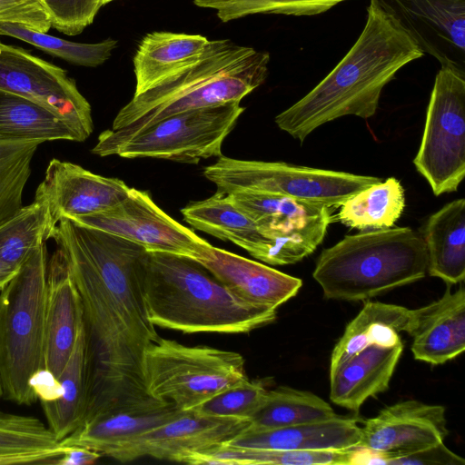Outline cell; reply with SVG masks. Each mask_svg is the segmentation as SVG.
<instances>
[{
	"mask_svg": "<svg viewBox=\"0 0 465 465\" xmlns=\"http://www.w3.org/2000/svg\"><path fill=\"white\" fill-rule=\"evenodd\" d=\"M143 377L148 394L183 411L249 379L239 352L161 337L144 351Z\"/></svg>",
	"mask_w": 465,
	"mask_h": 465,
	"instance_id": "7",
	"label": "cell"
},
{
	"mask_svg": "<svg viewBox=\"0 0 465 465\" xmlns=\"http://www.w3.org/2000/svg\"><path fill=\"white\" fill-rule=\"evenodd\" d=\"M70 220L135 242L148 252L192 260L210 244L163 212L147 192L135 188H130L127 197L112 209Z\"/></svg>",
	"mask_w": 465,
	"mask_h": 465,
	"instance_id": "13",
	"label": "cell"
},
{
	"mask_svg": "<svg viewBox=\"0 0 465 465\" xmlns=\"http://www.w3.org/2000/svg\"><path fill=\"white\" fill-rule=\"evenodd\" d=\"M45 7L51 26L67 35H75L90 25L102 0H40Z\"/></svg>",
	"mask_w": 465,
	"mask_h": 465,
	"instance_id": "39",
	"label": "cell"
},
{
	"mask_svg": "<svg viewBox=\"0 0 465 465\" xmlns=\"http://www.w3.org/2000/svg\"><path fill=\"white\" fill-rule=\"evenodd\" d=\"M438 196L456 192L465 176V73L440 66L427 107L424 131L413 160Z\"/></svg>",
	"mask_w": 465,
	"mask_h": 465,
	"instance_id": "10",
	"label": "cell"
},
{
	"mask_svg": "<svg viewBox=\"0 0 465 465\" xmlns=\"http://www.w3.org/2000/svg\"><path fill=\"white\" fill-rule=\"evenodd\" d=\"M3 397V387H2V383H1V380H0V398Z\"/></svg>",
	"mask_w": 465,
	"mask_h": 465,
	"instance_id": "47",
	"label": "cell"
},
{
	"mask_svg": "<svg viewBox=\"0 0 465 465\" xmlns=\"http://www.w3.org/2000/svg\"><path fill=\"white\" fill-rule=\"evenodd\" d=\"M0 137L35 141L81 142L64 121L45 106L0 90Z\"/></svg>",
	"mask_w": 465,
	"mask_h": 465,
	"instance_id": "29",
	"label": "cell"
},
{
	"mask_svg": "<svg viewBox=\"0 0 465 465\" xmlns=\"http://www.w3.org/2000/svg\"><path fill=\"white\" fill-rule=\"evenodd\" d=\"M361 448L386 460L443 442L448 434L445 408L416 400L397 402L368 419L362 427Z\"/></svg>",
	"mask_w": 465,
	"mask_h": 465,
	"instance_id": "16",
	"label": "cell"
},
{
	"mask_svg": "<svg viewBox=\"0 0 465 465\" xmlns=\"http://www.w3.org/2000/svg\"><path fill=\"white\" fill-rule=\"evenodd\" d=\"M356 448L324 450H276L223 445L185 457L183 463L213 465H347Z\"/></svg>",
	"mask_w": 465,
	"mask_h": 465,
	"instance_id": "31",
	"label": "cell"
},
{
	"mask_svg": "<svg viewBox=\"0 0 465 465\" xmlns=\"http://www.w3.org/2000/svg\"><path fill=\"white\" fill-rule=\"evenodd\" d=\"M270 54L229 39L209 41L189 64L134 94L102 134L124 137L173 114L241 100L262 84Z\"/></svg>",
	"mask_w": 465,
	"mask_h": 465,
	"instance_id": "3",
	"label": "cell"
},
{
	"mask_svg": "<svg viewBox=\"0 0 465 465\" xmlns=\"http://www.w3.org/2000/svg\"><path fill=\"white\" fill-rule=\"evenodd\" d=\"M194 261L234 295L255 306L277 309L294 297L302 285V281L297 277L211 243Z\"/></svg>",
	"mask_w": 465,
	"mask_h": 465,
	"instance_id": "19",
	"label": "cell"
},
{
	"mask_svg": "<svg viewBox=\"0 0 465 465\" xmlns=\"http://www.w3.org/2000/svg\"><path fill=\"white\" fill-rule=\"evenodd\" d=\"M412 338L416 360L443 364L465 349V290L463 282L455 292L447 288L438 301L411 310L407 331Z\"/></svg>",
	"mask_w": 465,
	"mask_h": 465,
	"instance_id": "21",
	"label": "cell"
},
{
	"mask_svg": "<svg viewBox=\"0 0 465 465\" xmlns=\"http://www.w3.org/2000/svg\"><path fill=\"white\" fill-rule=\"evenodd\" d=\"M411 318V310L403 306L366 302L334 346L330 371L371 345L390 348L401 342L399 333L408 331Z\"/></svg>",
	"mask_w": 465,
	"mask_h": 465,
	"instance_id": "27",
	"label": "cell"
},
{
	"mask_svg": "<svg viewBox=\"0 0 465 465\" xmlns=\"http://www.w3.org/2000/svg\"><path fill=\"white\" fill-rule=\"evenodd\" d=\"M423 55L398 22L371 0L365 26L351 48L312 90L280 113L275 123L302 143L316 128L341 116L370 118L385 85Z\"/></svg>",
	"mask_w": 465,
	"mask_h": 465,
	"instance_id": "2",
	"label": "cell"
},
{
	"mask_svg": "<svg viewBox=\"0 0 465 465\" xmlns=\"http://www.w3.org/2000/svg\"><path fill=\"white\" fill-rule=\"evenodd\" d=\"M244 110L240 102H231L181 112L124 137L100 134L92 153L196 164L223 155V143Z\"/></svg>",
	"mask_w": 465,
	"mask_h": 465,
	"instance_id": "8",
	"label": "cell"
},
{
	"mask_svg": "<svg viewBox=\"0 0 465 465\" xmlns=\"http://www.w3.org/2000/svg\"><path fill=\"white\" fill-rule=\"evenodd\" d=\"M54 225L45 202L34 200L0 223V259L19 270L42 243L49 239Z\"/></svg>",
	"mask_w": 465,
	"mask_h": 465,
	"instance_id": "34",
	"label": "cell"
},
{
	"mask_svg": "<svg viewBox=\"0 0 465 465\" xmlns=\"http://www.w3.org/2000/svg\"><path fill=\"white\" fill-rule=\"evenodd\" d=\"M193 228L223 241H230L257 260L271 265L274 242L257 223L231 199L216 192L211 197L192 202L181 210Z\"/></svg>",
	"mask_w": 465,
	"mask_h": 465,
	"instance_id": "23",
	"label": "cell"
},
{
	"mask_svg": "<svg viewBox=\"0 0 465 465\" xmlns=\"http://www.w3.org/2000/svg\"><path fill=\"white\" fill-rule=\"evenodd\" d=\"M209 40L200 35L153 32L140 42L133 59L139 94L200 56Z\"/></svg>",
	"mask_w": 465,
	"mask_h": 465,
	"instance_id": "26",
	"label": "cell"
},
{
	"mask_svg": "<svg viewBox=\"0 0 465 465\" xmlns=\"http://www.w3.org/2000/svg\"><path fill=\"white\" fill-rule=\"evenodd\" d=\"M130 188L119 178L94 173L67 161L52 159L35 199L45 202L52 223L102 213L114 208L128 195Z\"/></svg>",
	"mask_w": 465,
	"mask_h": 465,
	"instance_id": "17",
	"label": "cell"
},
{
	"mask_svg": "<svg viewBox=\"0 0 465 465\" xmlns=\"http://www.w3.org/2000/svg\"><path fill=\"white\" fill-rule=\"evenodd\" d=\"M39 142L0 137V223L23 206V193Z\"/></svg>",
	"mask_w": 465,
	"mask_h": 465,
	"instance_id": "35",
	"label": "cell"
},
{
	"mask_svg": "<svg viewBox=\"0 0 465 465\" xmlns=\"http://www.w3.org/2000/svg\"><path fill=\"white\" fill-rule=\"evenodd\" d=\"M268 390L260 380L232 386L192 410L198 414L250 420L262 406Z\"/></svg>",
	"mask_w": 465,
	"mask_h": 465,
	"instance_id": "38",
	"label": "cell"
},
{
	"mask_svg": "<svg viewBox=\"0 0 465 465\" xmlns=\"http://www.w3.org/2000/svg\"><path fill=\"white\" fill-rule=\"evenodd\" d=\"M17 272L18 270L13 268L0 259V292L12 280Z\"/></svg>",
	"mask_w": 465,
	"mask_h": 465,
	"instance_id": "44",
	"label": "cell"
},
{
	"mask_svg": "<svg viewBox=\"0 0 465 465\" xmlns=\"http://www.w3.org/2000/svg\"><path fill=\"white\" fill-rule=\"evenodd\" d=\"M46 245L35 249L0 292V380L3 397L30 406L29 381L45 367Z\"/></svg>",
	"mask_w": 465,
	"mask_h": 465,
	"instance_id": "6",
	"label": "cell"
},
{
	"mask_svg": "<svg viewBox=\"0 0 465 465\" xmlns=\"http://www.w3.org/2000/svg\"><path fill=\"white\" fill-rule=\"evenodd\" d=\"M184 412L173 403L148 394L88 416L76 430L60 440V445L81 446L110 457L140 434Z\"/></svg>",
	"mask_w": 465,
	"mask_h": 465,
	"instance_id": "18",
	"label": "cell"
},
{
	"mask_svg": "<svg viewBox=\"0 0 465 465\" xmlns=\"http://www.w3.org/2000/svg\"><path fill=\"white\" fill-rule=\"evenodd\" d=\"M361 430L356 420H330L264 430H246L225 445L276 450H351L358 447Z\"/></svg>",
	"mask_w": 465,
	"mask_h": 465,
	"instance_id": "22",
	"label": "cell"
},
{
	"mask_svg": "<svg viewBox=\"0 0 465 465\" xmlns=\"http://www.w3.org/2000/svg\"><path fill=\"white\" fill-rule=\"evenodd\" d=\"M50 238L65 259L84 307L85 418L148 395L143 377V353L160 337L148 320L143 301L149 252L68 218L55 224Z\"/></svg>",
	"mask_w": 465,
	"mask_h": 465,
	"instance_id": "1",
	"label": "cell"
},
{
	"mask_svg": "<svg viewBox=\"0 0 465 465\" xmlns=\"http://www.w3.org/2000/svg\"><path fill=\"white\" fill-rule=\"evenodd\" d=\"M62 396L41 402L48 428L60 441L76 430L87 411L86 340L84 322L81 325L72 354L58 378Z\"/></svg>",
	"mask_w": 465,
	"mask_h": 465,
	"instance_id": "28",
	"label": "cell"
},
{
	"mask_svg": "<svg viewBox=\"0 0 465 465\" xmlns=\"http://www.w3.org/2000/svg\"><path fill=\"white\" fill-rule=\"evenodd\" d=\"M331 405L310 391L286 386L268 391L248 430H264L330 420L336 417Z\"/></svg>",
	"mask_w": 465,
	"mask_h": 465,
	"instance_id": "33",
	"label": "cell"
},
{
	"mask_svg": "<svg viewBox=\"0 0 465 465\" xmlns=\"http://www.w3.org/2000/svg\"><path fill=\"white\" fill-rule=\"evenodd\" d=\"M29 384L40 402L56 401L63 393L59 379L45 367L31 376Z\"/></svg>",
	"mask_w": 465,
	"mask_h": 465,
	"instance_id": "42",
	"label": "cell"
},
{
	"mask_svg": "<svg viewBox=\"0 0 465 465\" xmlns=\"http://www.w3.org/2000/svg\"><path fill=\"white\" fill-rule=\"evenodd\" d=\"M347 0H223L216 8L217 16L229 22L256 14L315 15Z\"/></svg>",
	"mask_w": 465,
	"mask_h": 465,
	"instance_id": "37",
	"label": "cell"
},
{
	"mask_svg": "<svg viewBox=\"0 0 465 465\" xmlns=\"http://www.w3.org/2000/svg\"><path fill=\"white\" fill-rule=\"evenodd\" d=\"M143 301L153 326L184 333H248L277 316L241 300L194 260L166 252L148 253Z\"/></svg>",
	"mask_w": 465,
	"mask_h": 465,
	"instance_id": "4",
	"label": "cell"
},
{
	"mask_svg": "<svg viewBox=\"0 0 465 465\" xmlns=\"http://www.w3.org/2000/svg\"><path fill=\"white\" fill-rule=\"evenodd\" d=\"M83 322L80 293L57 248L47 263L45 313V368L57 378L72 354Z\"/></svg>",
	"mask_w": 465,
	"mask_h": 465,
	"instance_id": "20",
	"label": "cell"
},
{
	"mask_svg": "<svg viewBox=\"0 0 465 465\" xmlns=\"http://www.w3.org/2000/svg\"><path fill=\"white\" fill-rule=\"evenodd\" d=\"M114 0H102V6H104V5L110 3V2H113Z\"/></svg>",
	"mask_w": 465,
	"mask_h": 465,
	"instance_id": "46",
	"label": "cell"
},
{
	"mask_svg": "<svg viewBox=\"0 0 465 465\" xmlns=\"http://www.w3.org/2000/svg\"><path fill=\"white\" fill-rule=\"evenodd\" d=\"M13 23L47 33L49 15L40 0H0V24Z\"/></svg>",
	"mask_w": 465,
	"mask_h": 465,
	"instance_id": "40",
	"label": "cell"
},
{
	"mask_svg": "<svg viewBox=\"0 0 465 465\" xmlns=\"http://www.w3.org/2000/svg\"><path fill=\"white\" fill-rule=\"evenodd\" d=\"M403 350L371 345L330 371V398L335 404L358 411L371 397L385 391Z\"/></svg>",
	"mask_w": 465,
	"mask_h": 465,
	"instance_id": "24",
	"label": "cell"
},
{
	"mask_svg": "<svg viewBox=\"0 0 465 465\" xmlns=\"http://www.w3.org/2000/svg\"><path fill=\"white\" fill-rule=\"evenodd\" d=\"M101 456L99 452L84 447L70 446L66 447L55 463L61 465H89L94 464Z\"/></svg>",
	"mask_w": 465,
	"mask_h": 465,
	"instance_id": "43",
	"label": "cell"
},
{
	"mask_svg": "<svg viewBox=\"0 0 465 465\" xmlns=\"http://www.w3.org/2000/svg\"><path fill=\"white\" fill-rule=\"evenodd\" d=\"M391 465H465V460L443 442L423 450L386 460Z\"/></svg>",
	"mask_w": 465,
	"mask_h": 465,
	"instance_id": "41",
	"label": "cell"
},
{
	"mask_svg": "<svg viewBox=\"0 0 465 465\" xmlns=\"http://www.w3.org/2000/svg\"><path fill=\"white\" fill-rule=\"evenodd\" d=\"M0 35L26 42L49 54L86 67L103 64L118 43L112 38L94 44L76 43L13 23H1Z\"/></svg>",
	"mask_w": 465,
	"mask_h": 465,
	"instance_id": "36",
	"label": "cell"
},
{
	"mask_svg": "<svg viewBox=\"0 0 465 465\" xmlns=\"http://www.w3.org/2000/svg\"><path fill=\"white\" fill-rule=\"evenodd\" d=\"M217 191H252L281 194L301 201L340 207L347 199L381 178L346 172L289 164L218 157L203 170Z\"/></svg>",
	"mask_w": 465,
	"mask_h": 465,
	"instance_id": "9",
	"label": "cell"
},
{
	"mask_svg": "<svg viewBox=\"0 0 465 465\" xmlns=\"http://www.w3.org/2000/svg\"><path fill=\"white\" fill-rule=\"evenodd\" d=\"M340 207L337 219L348 227L362 232L391 228L404 210V189L399 180L389 177L353 194Z\"/></svg>",
	"mask_w": 465,
	"mask_h": 465,
	"instance_id": "32",
	"label": "cell"
},
{
	"mask_svg": "<svg viewBox=\"0 0 465 465\" xmlns=\"http://www.w3.org/2000/svg\"><path fill=\"white\" fill-rule=\"evenodd\" d=\"M420 50L465 73V0H373Z\"/></svg>",
	"mask_w": 465,
	"mask_h": 465,
	"instance_id": "15",
	"label": "cell"
},
{
	"mask_svg": "<svg viewBox=\"0 0 465 465\" xmlns=\"http://www.w3.org/2000/svg\"><path fill=\"white\" fill-rule=\"evenodd\" d=\"M0 90L32 100L67 123L84 142L93 133L89 102L59 66L0 42Z\"/></svg>",
	"mask_w": 465,
	"mask_h": 465,
	"instance_id": "12",
	"label": "cell"
},
{
	"mask_svg": "<svg viewBox=\"0 0 465 465\" xmlns=\"http://www.w3.org/2000/svg\"><path fill=\"white\" fill-rule=\"evenodd\" d=\"M199 7L215 9L222 4L223 0H193Z\"/></svg>",
	"mask_w": 465,
	"mask_h": 465,
	"instance_id": "45",
	"label": "cell"
},
{
	"mask_svg": "<svg viewBox=\"0 0 465 465\" xmlns=\"http://www.w3.org/2000/svg\"><path fill=\"white\" fill-rule=\"evenodd\" d=\"M250 426V420L206 416L193 411L140 434L110 458L121 462L142 457L182 462L188 455L230 442Z\"/></svg>",
	"mask_w": 465,
	"mask_h": 465,
	"instance_id": "14",
	"label": "cell"
},
{
	"mask_svg": "<svg viewBox=\"0 0 465 465\" xmlns=\"http://www.w3.org/2000/svg\"><path fill=\"white\" fill-rule=\"evenodd\" d=\"M228 194L273 241L271 265L294 264L312 254L332 221L333 207L324 204L252 191Z\"/></svg>",
	"mask_w": 465,
	"mask_h": 465,
	"instance_id": "11",
	"label": "cell"
},
{
	"mask_svg": "<svg viewBox=\"0 0 465 465\" xmlns=\"http://www.w3.org/2000/svg\"><path fill=\"white\" fill-rule=\"evenodd\" d=\"M65 449L38 418L0 410V465L45 462Z\"/></svg>",
	"mask_w": 465,
	"mask_h": 465,
	"instance_id": "30",
	"label": "cell"
},
{
	"mask_svg": "<svg viewBox=\"0 0 465 465\" xmlns=\"http://www.w3.org/2000/svg\"><path fill=\"white\" fill-rule=\"evenodd\" d=\"M427 272L448 284L465 277V199L454 200L428 220L423 233Z\"/></svg>",
	"mask_w": 465,
	"mask_h": 465,
	"instance_id": "25",
	"label": "cell"
},
{
	"mask_svg": "<svg viewBox=\"0 0 465 465\" xmlns=\"http://www.w3.org/2000/svg\"><path fill=\"white\" fill-rule=\"evenodd\" d=\"M423 238L409 227L347 235L320 254L312 272L327 299L363 301L426 275Z\"/></svg>",
	"mask_w": 465,
	"mask_h": 465,
	"instance_id": "5",
	"label": "cell"
}]
</instances>
